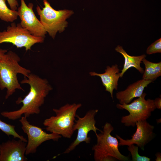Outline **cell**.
I'll return each mask as SVG.
<instances>
[{"instance_id":"cell-1","label":"cell","mask_w":161,"mask_h":161,"mask_svg":"<svg viewBox=\"0 0 161 161\" xmlns=\"http://www.w3.org/2000/svg\"><path fill=\"white\" fill-rule=\"evenodd\" d=\"M21 83L28 84L30 86V91L23 99L19 98L16 101L18 104L22 103L20 109L1 113V115L9 120L20 119L22 115L27 118L31 115L40 113V107L44 103L45 98L53 89L47 79L31 73L27 77L24 76Z\"/></svg>"},{"instance_id":"cell-2","label":"cell","mask_w":161,"mask_h":161,"mask_svg":"<svg viewBox=\"0 0 161 161\" xmlns=\"http://www.w3.org/2000/svg\"><path fill=\"white\" fill-rule=\"evenodd\" d=\"M19 56L10 50L0 58V89H7L6 99L13 94L17 89L24 91L18 82V74L27 77L31 71L21 66Z\"/></svg>"},{"instance_id":"cell-3","label":"cell","mask_w":161,"mask_h":161,"mask_svg":"<svg viewBox=\"0 0 161 161\" xmlns=\"http://www.w3.org/2000/svg\"><path fill=\"white\" fill-rule=\"evenodd\" d=\"M114 130L112 125L106 122L103 130L96 134L97 142L92 147L95 161H129L128 156L122 154L120 151L117 138L111 135Z\"/></svg>"},{"instance_id":"cell-4","label":"cell","mask_w":161,"mask_h":161,"mask_svg":"<svg viewBox=\"0 0 161 161\" xmlns=\"http://www.w3.org/2000/svg\"><path fill=\"white\" fill-rule=\"evenodd\" d=\"M81 106L80 103H67L58 109H53L56 115L45 119L43 123L46 130L70 138L74 131L73 127L76 112Z\"/></svg>"},{"instance_id":"cell-5","label":"cell","mask_w":161,"mask_h":161,"mask_svg":"<svg viewBox=\"0 0 161 161\" xmlns=\"http://www.w3.org/2000/svg\"><path fill=\"white\" fill-rule=\"evenodd\" d=\"M44 7L41 9L37 6V12L40 21L46 32L54 39L58 32H61L67 26L66 19L73 14V12L68 10H56L47 0H43Z\"/></svg>"},{"instance_id":"cell-6","label":"cell","mask_w":161,"mask_h":161,"mask_svg":"<svg viewBox=\"0 0 161 161\" xmlns=\"http://www.w3.org/2000/svg\"><path fill=\"white\" fill-rule=\"evenodd\" d=\"M146 94L142 95L132 102L128 104H117L116 107L120 109L127 110L129 114L121 117V122L125 126L134 127L136 122L147 120L156 108L154 100L145 99Z\"/></svg>"},{"instance_id":"cell-7","label":"cell","mask_w":161,"mask_h":161,"mask_svg":"<svg viewBox=\"0 0 161 161\" xmlns=\"http://www.w3.org/2000/svg\"><path fill=\"white\" fill-rule=\"evenodd\" d=\"M44 40V38L32 35L20 23L12 22L6 30L0 31V44L10 43L17 48L24 47L26 51L30 50L35 44L43 42Z\"/></svg>"},{"instance_id":"cell-8","label":"cell","mask_w":161,"mask_h":161,"mask_svg":"<svg viewBox=\"0 0 161 161\" xmlns=\"http://www.w3.org/2000/svg\"><path fill=\"white\" fill-rule=\"evenodd\" d=\"M98 112L97 109H91L87 112L83 117H80L76 114L78 119L75 120V123L73 125V129L75 131L77 130V137L74 141L72 143L64 152V154H68L73 150L80 143L84 142L90 143L91 138L88 134L91 131H93L95 134L97 131L101 130L95 126L96 121L95 116Z\"/></svg>"},{"instance_id":"cell-9","label":"cell","mask_w":161,"mask_h":161,"mask_svg":"<svg viewBox=\"0 0 161 161\" xmlns=\"http://www.w3.org/2000/svg\"><path fill=\"white\" fill-rule=\"evenodd\" d=\"M19 121L22 129L28 137L26 155L35 153L38 147L44 142L50 140L58 141L62 137L54 133H47L40 127L31 124L24 116L21 117Z\"/></svg>"},{"instance_id":"cell-10","label":"cell","mask_w":161,"mask_h":161,"mask_svg":"<svg viewBox=\"0 0 161 161\" xmlns=\"http://www.w3.org/2000/svg\"><path fill=\"white\" fill-rule=\"evenodd\" d=\"M20 1L21 5L17 11L21 26L32 35L44 38L47 32L33 11V4L30 3L27 5L24 0Z\"/></svg>"},{"instance_id":"cell-11","label":"cell","mask_w":161,"mask_h":161,"mask_svg":"<svg viewBox=\"0 0 161 161\" xmlns=\"http://www.w3.org/2000/svg\"><path fill=\"white\" fill-rule=\"evenodd\" d=\"M135 126H137L136 130L130 139L125 140L116 134V137L119 140V146H128L136 144L144 151L145 146L155 137L153 131L154 126L150 124L147 120L137 121L135 123Z\"/></svg>"},{"instance_id":"cell-12","label":"cell","mask_w":161,"mask_h":161,"mask_svg":"<svg viewBox=\"0 0 161 161\" xmlns=\"http://www.w3.org/2000/svg\"><path fill=\"white\" fill-rule=\"evenodd\" d=\"M27 142L19 139L8 140L0 145V161H26Z\"/></svg>"},{"instance_id":"cell-13","label":"cell","mask_w":161,"mask_h":161,"mask_svg":"<svg viewBox=\"0 0 161 161\" xmlns=\"http://www.w3.org/2000/svg\"><path fill=\"white\" fill-rule=\"evenodd\" d=\"M117 64L111 66H107L103 73H98L95 72H90L89 74L91 76H98L100 77L103 85L106 91L109 92L113 99V91L114 89H117L118 82L120 77V72Z\"/></svg>"},{"instance_id":"cell-14","label":"cell","mask_w":161,"mask_h":161,"mask_svg":"<svg viewBox=\"0 0 161 161\" xmlns=\"http://www.w3.org/2000/svg\"><path fill=\"white\" fill-rule=\"evenodd\" d=\"M152 82L143 79L138 80L130 85L125 90L117 92L116 98L120 104L129 103L134 98L140 97L143 93L145 88Z\"/></svg>"},{"instance_id":"cell-15","label":"cell","mask_w":161,"mask_h":161,"mask_svg":"<svg viewBox=\"0 0 161 161\" xmlns=\"http://www.w3.org/2000/svg\"><path fill=\"white\" fill-rule=\"evenodd\" d=\"M115 50L120 53L124 59L123 68L120 72V78L123 77L128 69L132 67L135 68L141 73H143L144 70L141 67L140 64L143 59L146 57V55L143 54L138 56H130L126 52L122 46L119 45L115 48Z\"/></svg>"},{"instance_id":"cell-16","label":"cell","mask_w":161,"mask_h":161,"mask_svg":"<svg viewBox=\"0 0 161 161\" xmlns=\"http://www.w3.org/2000/svg\"><path fill=\"white\" fill-rule=\"evenodd\" d=\"M145 66L143 79L153 82L161 75V62L155 63L144 58L142 61Z\"/></svg>"},{"instance_id":"cell-17","label":"cell","mask_w":161,"mask_h":161,"mask_svg":"<svg viewBox=\"0 0 161 161\" xmlns=\"http://www.w3.org/2000/svg\"><path fill=\"white\" fill-rule=\"evenodd\" d=\"M6 0H0V19L7 22H13L16 20L18 16L17 11L9 8L6 3Z\"/></svg>"},{"instance_id":"cell-18","label":"cell","mask_w":161,"mask_h":161,"mask_svg":"<svg viewBox=\"0 0 161 161\" xmlns=\"http://www.w3.org/2000/svg\"><path fill=\"white\" fill-rule=\"evenodd\" d=\"M15 126L7 123L0 119V129L8 136L12 135L14 138H18L27 142V140L23 136L20 135L15 130Z\"/></svg>"},{"instance_id":"cell-19","label":"cell","mask_w":161,"mask_h":161,"mask_svg":"<svg viewBox=\"0 0 161 161\" xmlns=\"http://www.w3.org/2000/svg\"><path fill=\"white\" fill-rule=\"evenodd\" d=\"M138 147L134 144L128 146L127 149L130 153L132 161H150L151 159L148 157L142 156L138 153Z\"/></svg>"},{"instance_id":"cell-20","label":"cell","mask_w":161,"mask_h":161,"mask_svg":"<svg viewBox=\"0 0 161 161\" xmlns=\"http://www.w3.org/2000/svg\"><path fill=\"white\" fill-rule=\"evenodd\" d=\"M146 53L151 55L161 52V38L157 40L151 44L147 48Z\"/></svg>"},{"instance_id":"cell-21","label":"cell","mask_w":161,"mask_h":161,"mask_svg":"<svg viewBox=\"0 0 161 161\" xmlns=\"http://www.w3.org/2000/svg\"><path fill=\"white\" fill-rule=\"evenodd\" d=\"M10 9L13 10L17 11L19 4L17 0H7Z\"/></svg>"},{"instance_id":"cell-22","label":"cell","mask_w":161,"mask_h":161,"mask_svg":"<svg viewBox=\"0 0 161 161\" xmlns=\"http://www.w3.org/2000/svg\"><path fill=\"white\" fill-rule=\"evenodd\" d=\"M154 105L156 109L159 110L161 109V97H157L154 100Z\"/></svg>"},{"instance_id":"cell-23","label":"cell","mask_w":161,"mask_h":161,"mask_svg":"<svg viewBox=\"0 0 161 161\" xmlns=\"http://www.w3.org/2000/svg\"><path fill=\"white\" fill-rule=\"evenodd\" d=\"M156 158L155 159L156 161H161V154L160 152H157L155 155Z\"/></svg>"},{"instance_id":"cell-24","label":"cell","mask_w":161,"mask_h":161,"mask_svg":"<svg viewBox=\"0 0 161 161\" xmlns=\"http://www.w3.org/2000/svg\"><path fill=\"white\" fill-rule=\"evenodd\" d=\"M7 52V49L0 48V58Z\"/></svg>"},{"instance_id":"cell-25","label":"cell","mask_w":161,"mask_h":161,"mask_svg":"<svg viewBox=\"0 0 161 161\" xmlns=\"http://www.w3.org/2000/svg\"><path fill=\"white\" fill-rule=\"evenodd\" d=\"M157 122V123H161V119L156 120Z\"/></svg>"}]
</instances>
